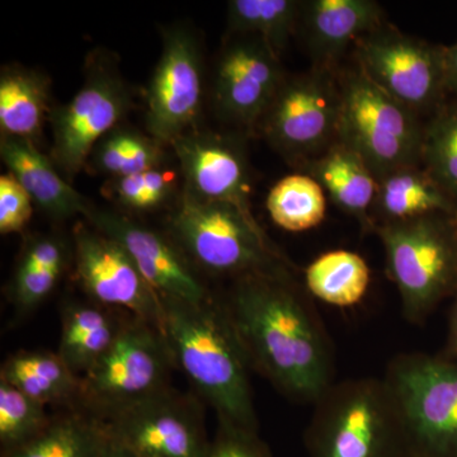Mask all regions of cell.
I'll list each match as a JSON object with an SVG mask.
<instances>
[{
	"label": "cell",
	"instance_id": "6da1fadb",
	"mask_svg": "<svg viewBox=\"0 0 457 457\" xmlns=\"http://www.w3.org/2000/svg\"><path fill=\"white\" fill-rule=\"evenodd\" d=\"M222 305L251 369L286 398L314 405L336 383L332 341L294 273L236 278Z\"/></svg>",
	"mask_w": 457,
	"mask_h": 457
},
{
	"label": "cell",
	"instance_id": "7a4b0ae2",
	"mask_svg": "<svg viewBox=\"0 0 457 457\" xmlns=\"http://www.w3.org/2000/svg\"><path fill=\"white\" fill-rule=\"evenodd\" d=\"M159 332L174 365L218 414L219 422L260 432L248 360L222 303L163 300Z\"/></svg>",
	"mask_w": 457,
	"mask_h": 457
},
{
	"label": "cell",
	"instance_id": "3957f363",
	"mask_svg": "<svg viewBox=\"0 0 457 457\" xmlns=\"http://www.w3.org/2000/svg\"><path fill=\"white\" fill-rule=\"evenodd\" d=\"M170 237L195 267L234 279L294 273L293 262L273 245L254 216L233 204L180 195L170 218Z\"/></svg>",
	"mask_w": 457,
	"mask_h": 457
},
{
	"label": "cell",
	"instance_id": "277c9868",
	"mask_svg": "<svg viewBox=\"0 0 457 457\" xmlns=\"http://www.w3.org/2000/svg\"><path fill=\"white\" fill-rule=\"evenodd\" d=\"M309 457H407L398 408L384 378L335 383L315 403Z\"/></svg>",
	"mask_w": 457,
	"mask_h": 457
},
{
	"label": "cell",
	"instance_id": "5b68a950",
	"mask_svg": "<svg viewBox=\"0 0 457 457\" xmlns=\"http://www.w3.org/2000/svg\"><path fill=\"white\" fill-rule=\"evenodd\" d=\"M395 286L402 314L422 324L457 288L456 215L422 216L375 228Z\"/></svg>",
	"mask_w": 457,
	"mask_h": 457
},
{
	"label": "cell",
	"instance_id": "8992f818",
	"mask_svg": "<svg viewBox=\"0 0 457 457\" xmlns=\"http://www.w3.org/2000/svg\"><path fill=\"white\" fill-rule=\"evenodd\" d=\"M383 378L398 408L407 457H457V359L400 353Z\"/></svg>",
	"mask_w": 457,
	"mask_h": 457
},
{
	"label": "cell",
	"instance_id": "52a82bcc",
	"mask_svg": "<svg viewBox=\"0 0 457 457\" xmlns=\"http://www.w3.org/2000/svg\"><path fill=\"white\" fill-rule=\"evenodd\" d=\"M339 140L356 150L376 179L420 165L425 126L420 116L378 88L354 65L339 69Z\"/></svg>",
	"mask_w": 457,
	"mask_h": 457
},
{
	"label": "cell",
	"instance_id": "ba28073f",
	"mask_svg": "<svg viewBox=\"0 0 457 457\" xmlns=\"http://www.w3.org/2000/svg\"><path fill=\"white\" fill-rule=\"evenodd\" d=\"M174 361L162 333L135 318L79 378L78 402L99 420L170 389Z\"/></svg>",
	"mask_w": 457,
	"mask_h": 457
},
{
	"label": "cell",
	"instance_id": "9c48e42d",
	"mask_svg": "<svg viewBox=\"0 0 457 457\" xmlns=\"http://www.w3.org/2000/svg\"><path fill=\"white\" fill-rule=\"evenodd\" d=\"M339 69L312 66L285 78L257 130L290 163L305 165L339 139Z\"/></svg>",
	"mask_w": 457,
	"mask_h": 457
},
{
	"label": "cell",
	"instance_id": "30bf717a",
	"mask_svg": "<svg viewBox=\"0 0 457 457\" xmlns=\"http://www.w3.org/2000/svg\"><path fill=\"white\" fill-rule=\"evenodd\" d=\"M131 107L130 89L113 57L99 51L89 55L77 95L50 113L51 158L57 170L69 179L79 173L98 141L119 126Z\"/></svg>",
	"mask_w": 457,
	"mask_h": 457
},
{
	"label": "cell",
	"instance_id": "8fae6325",
	"mask_svg": "<svg viewBox=\"0 0 457 457\" xmlns=\"http://www.w3.org/2000/svg\"><path fill=\"white\" fill-rule=\"evenodd\" d=\"M445 47L385 22L359 38L353 59L372 83L420 116L436 112L449 93Z\"/></svg>",
	"mask_w": 457,
	"mask_h": 457
},
{
	"label": "cell",
	"instance_id": "7c38bea8",
	"mask_svg": "<svg viewBox=\"0 0 457 457\" xmlns=\"http://www.w3.org/2000/svg\"><path fill=\"white\" fill-rule=\"evenodd\" d=\"M147 135L171 146L196 130L203 110L204 60L196 35L186 26L163 33V50L146 90Z\"/></svg>",
	"mask_w": 457,
	"mask_h": 457
},
{
	"label": "cell",
	"instance_id": "4fadbf2b",
	"mask_svg": "<svg viewBox=\"0 0 457 457\" xmlns=\"http://www.w3.org/2000/svg\"><path fill=\"white\" fill-rule=\"evenodd\" d=\"M108 438L135 457H206L197 408L170 389L101 420Z\"/></svg>",
	"mask_w": 457,
	"mask_h": 457
},
{
	"label": "cell",
	"instance_id": "5bb4252c",
	"mask_svg": "<svg viewBox=\"0 0 457 457\" xmlns=\"http://www.w3.org/2000/svg\"><path fill=\"white\" fill-rule=\"evenodd\" d=\"M74 263L78 281L93 300L126 309L161 329L163 300L119 243L79 222L74 228Z\"/></svg>",
	"mask_w": 457,
	"mask_h": 457
},
{
	"label": "cell",
	"instance_id": "9a60e30c",
	"mask_svg": "<svg viewBox=\"0 0 457 457\" xmlns=\"http://www.w3.org/2000/svg\"><path fill=\"white\" fill-rule=\"evenodd\" d=\"M281 57L255 36H234L219 57L212 99L221 120L257 130L285 80Z\"/></svg>",
	"mask_w": 457,
	"mask_h": 457
},
{
	"label": "cell",
	"instance_id": "2e32d148",
	"mask_svg": "<svg viewBox=\"0 0 457 457\" xmlns=\"http://www.w3.org/2000/svg\"><path fill=\"white\" fill-rule=\"evenodd\" d=\"M87 220L104 236L125 249L147 284L152 286L162 300L200 303L213 297L196 267L180 251L171 237L132 220L128 215L112 210H101L93 206Z\"/></svg>",
	"mask_w": 457,
	"mask_h": 457
},
{
	"label": "cell",
	"instance_id": "e0dca14e",
	"mask_svg": "<svg viewBox=\"0 0 457 457\" xmlns=\"http://www.w3.org/2000/svg\"><path fill=\"white\" fill-rule=\"evenodd\" d=\"M179 159L183 194L206 201L233 204L252 212L249 164L242 141L230 135L191 131L171 145Z\"/></svg>",
	"mask_w": 457,
	"mask_h": 457
},
{
	"label": "cell",
	"instance_id": "ac0fdd59",
	"mask_svg": "<svg viewBox=\"0 0 457 457\" xmlns=\"http://www.w3.org/2000/svg\"><path fill=\"white\" fill-rule=\"evenodd\" d=\"M383 23V8L374 0H311L303 2L300 29L312 66L337 71L352 45Z\"/></svg>",
	"mask_w": 457,
	"mask_h": 457
},
{
	"label": "cell",
	"instance_id": "d6986e66",
	"mask_svg": "<svg viewBox=\"0 0 457 457\" xmlns=\"http://www.w3.org/2000/svg\"><path fill=\"white\" fill-rule=\"evenodd\" d=\"M0 156L9 173L22 185L33 204L56 220L88 215L92 204L71 187L53 159L42 154L35 141L23 137H2Z\"/></svg>",
	"mask_w": 457,
	"mask_h": 457
},
{
	"label": "cell",
	"instance_id": "ffe728a7",
	"mask_svg": "<svg viewBox=\"0 0 457 457\" xmlns=\"http://www.w3.org/2000/svg\"><path fill=\"white\" fill-rule=\"evenodd\" d=\"M302 170L317 180L339 210L356 219L363 231L374 233L378 179L356 150L338 139Z\"/></svg>",
	"mask_w": 457,
	"mask_h": 457
},
{
	"label": "cell",
	"instance_id": "44dd1931",
	"mask_svg": "<svg viewBox=\"0 0 457 457\" xmlns=\"http://www.w3.org/2000/svg\"><path fill=\"white\" fill-rule=\"evenodd\" d=\"M457 203L422 165H408L378 179L372 218L376 227L445 213L456 215Z\"/></svg>",
	"mask_w": 457,
	"mask_h": 457
},
{
	"label": "cell",
	"instance_id": "7402d4cb",
	"mask_svg": "<svg viewBox=\"0 0 457 457\" xmlns=\"http://www.w3.org/2000/svg\"><path fill=\"white\" fill-rule=\"evenodd\" d=\"M50 80L46 75L21 65H8L0 74L2 137L35 141L49 111Z\"/></svg>",
	"mask_w": 457,
	"mask_h": 457
},
{
	"label": "cell",
	"instance_id": "603a6c76",
	"mask_svg": "<svg viewBox=\"0 0 457 457\" xmlns=\"http://www.w3.org/2000/svg\"><path fill=\"white\" fill-rule=\"evenodd\" d=\"M2 380L45 407L78 402L79 378L57 353L21 352L3 363Z\"/></svg>",
	"mask_w": 457,
	"mask_h": 457
},
{
	"label": "cell",
	"instance_id": "cb8c5ba5",
	"mask_svg": "<svg viewBox=\"0 0 457 457\" xmlns=\"http://www.w3.org/2000/svg\"><path fill=\"white\" fill-rule=\"evenodd\" d=\"M121 326L99 306L71 303L62 318V337L56 353L78 378L112 345Z\"/></svg>",
	"mask_w": 457,
	"mask_h": 457
},
{
	"label": "cell",
	"instance_id": "d4e9b609",
	"mask_svg": "<svg viewBox=\"0 0 457 457\" xmlns=\"http://www.w3.org/2000/svg\"><path fill=\"white\" fill-rule=\"evenodd\" d=\"M107 433L101 420L87 411L51 418L40 433L2 457H104Z\"/></svg>",
	"mask_w": 457,
	"mask_h": 457
},
{
	"label": "cell",
	"instance_id": "484cf974",
	"mask_svg": "<svg viewBox=\"0 0 457 457\" xmlns=\"http://www.w3.org/2000/svg\"><path fill=\"white\" fill-rule=\"evenodd\" d=\"M306 291L315 299L336 308L359 305L371 284V270L365 258L345 249L319 255L303 270Z\"/></svg>",
	"mask_w": 457,
	"mask_h": 457
},
{
	"label": "cell",
	"instance_id": "4316f807",
	"mask_svg": "<svg viewBox=\"0 0 457 457\" xmlns=\"http://www.w3.org/2000/svg\"><path fill=\"white\" fill-rule=\"evenodd\" d=\"M303 2L299 0H231L228 29L231 36H255L281 57L299 31Z\"/></svg>",
	"mask_w": 457,
	"mask_h": 457
},
{
	"label": "cell",
	"instance_id": "83f0119b",
	"mask_svg": "<svg viewBox=\"0 0 457 457\" xmlns=\"http://www.w3.org/2000/svg\"><path fill=\"white\" fill-rule=\"evenodd\" d=\"M324 192L309 174H290L270 188L266 200L267 212L272 221L286 231L312 230L326 219Z\"/></svg>",
	"mask_w": 457,
	"mask_h": 457
},
{
	"label": "cell",
	"instance_id": "f1b7e54d",
	"mask_svg": "<svg viewBox=\"0 0 457 457\" xmlns=\"http://www.w3.org/2000/svg\"><path fill=\"white\" fill-rule=\"evenodd\" d=\"M164 147L150 135L117 126L98 141L88 162L96 173L117 179L162 167Z\"/></svg>",
	"mask_w": 457,
	"mask_h": 457
},
{
	"label": "cell",
	"instance_id": "f546056e",
	"mask_svg": "<svg viewBox=\"0 0 457 457\" xmlns=\"http://www.w3.org/2000/svg\"><path fill=\"white\" fill-rule=\"evenodd\" d=\"M420 165L457 203V104L438 108L425 126Z\"/></svg>",
	"mask_w": 457,
	"mask_h": 457
},
{
	"label": "cell",
	"instance_id": "4dcf8cb0",
	"mask_svg": "<svg viewBox=\"0 0 457 457\" xmlns=\"http://www.w3.org/2000/svg\"><path fill=\"white\" fill-rule=\"evenodd\" d=\"M177 177L162 167L110 179L104 186L107 198L123 209L134 212H149L161 209L176 194Z\"/></svg>",
	"mask_w": 457,
	"mask_h": 457
},
{
	"label": "cell",
	"instance_id": "1f68e13d",
	"mask_svg": "<svg viewBox=\"0 0 457 457\" xmlns=\"http://www.w3.org/2000/svg\"><path fill=\"white\" fill-rule=\"evenodd\" d=\"M46 407L0 378V446L13 449L49 425Z\"/></svg>",
	"mask_w": 457,
	"mask_h": 457
},
{
	"label": "cell",
	"instance_id": "d6a6232c",
	"mask_svg": "<svg viewBox=\"0 0 457 457\" xmlns=\"http://www.w3.org/2000/svg\"><path fill=\"white\" fill-rule=\"evenodd\" d=\"M64 270L21 258L11 282V299L17 312L27 314L44 303L62 278Z\"/></svg>",
	"mask_w": 457,
	"mask_h": 457
},
{
	"label": "cell",
	"instance_id": "836d02e7",
	"mask_svg": "<svg viewBox=\"0 0 457 457\" xmlns=\"http://www.w3.org/2000/svg\"><path fill=\"white\" fill-rule=\"evenodd\" d=\"M33 201L11 173L0 176V233H20L31 220Z\"/></svg>",
	"mask_w": 457,
	"mask_h": 457
},
{
	"label": "cell",
	"instance_id": "e575fe53",
	"mask_svg": "<svg viewBox=\"0 0 457 457\" xmlns=\"http://www.w3.org/2000/svg\"><path fill=\"white\" fill-rule=\"evenodd\" d=\"M206 457H272V453L260 432L219 422Z\"/></svg>",
	"mask_w": 457,
	"mask_h": 457
},
{
	"label": "cell",
	"instance_id": "d590c367",
	"mask_svg": "<svg viewBox=\"0 0 457 457\" xmlns=\"http://www.w3.org/2000/svg\"><path fill=\"white\" fill-rule=\"evenodd\" d=\"M447 92L457 95V41L445 47Z\"/></svg>",
	"mask_w": 457,
	"mask_h": 457
},
{
	"label": "cell",
	"instance_id": "8d00e7d4",
	"mask_svg": "<svg viewBox=\"0 0 457 457\" xmlns=\"http://www.w3.org/2000/svg\"><path fill=\"white\" fill-rule=\"evenodd\" d=\"M442 353L457 359V288L453 294V303L451 308L449 335H447L446 348Z\"/></svg>",
	"mask_w": 457,
	"mask_h": 457
},
{
	"label": "cell",
	"instance_id": "74e56055",
	"mask_svg": "<svg viewBox=\"0 0 457 457\" xmlns=\"http://www.w3.org/2000/svg\"><path fill=\"white\" fill-rule=\"evenodd\" d=\"M108 438V436H107ZM104 457H135L132 453L122 449L119 445L114 444L108 438L106 450H104Z\"/></svg>",
	"mask_w": 457,
	"mask_h": 457
},
{
	"label": "cell",
	"instance_id": "f35d334b",
	"mask_svg": "<svg viewBox=\"0 0 457 457\" xmlns=\"http://www.w3.org/2000/svg\"><path fill=\"white\" fill-rule=\"evenodd\" d=\"M456 224H457V212H456Z\"/></svg>",
	"mask_w": 457,
	"mask_h": 457
}]
</instances>
